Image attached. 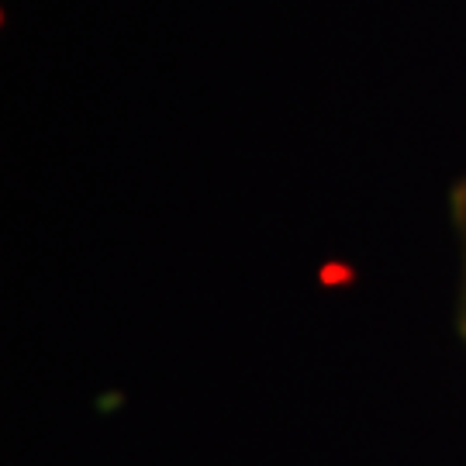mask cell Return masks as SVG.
I'll use <instances>...</instances> for the list:
<instances>
[{"label":"cell","instance_id":"6da1fadb","mask_svg":"<svg viewBox=\"0 0 466 466\" xmlns=\"http://www.w3.org/2000/svg\"><path fill=\"white\" fill-rule=\"evenodd\" d=\"M450 211H452V232H456V242H460V283H456V332L466 346V177L452 187L450 198Z\"/></svg>","mask_w":466,"mask_h":466}]
</instances>
